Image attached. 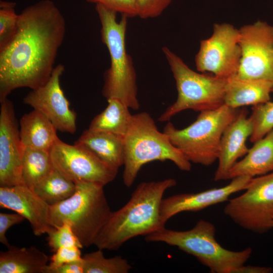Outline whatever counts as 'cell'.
<instances>
[{
	"label": "cell",
	"instance_id": "6da1fadb",
	"mask_svg": "<svg viewBox=\"0 0 273 273\" xmlns=\"http://www.w3.org/2000/svg\"><path fill=\"white\" fill-rule=\"evenodd\" d=\"M65 32V18L53 1L22 10L14 38L0 51V102L16 88L33 89L48 81Z\"/></svg>",
	"mask_w": 273,
	"mask_h": 273
},
{
	"label": "cell",
	"instance_id": "7a4b0ae2",
	"mask_svg": "<svg viewBox=\"0 0 273 273\" xmlns=\"http://www.w3.org/2000/svg\"><path fill=\"white\" fill-rule=\"evenodd\" d=\"M176 185L172 178L139 184L128 202L112 211L94 245L103 250H116L134 237L165 227L160 219V205L164 193Z\"/></svg>",
	"mask_w": 273,
	"mask_h": 273
},
{
	"label": "cell",
	"instance_id": "3957f363",
	"mask_svg": "<svg viewBox=\"0 0 273 273\" xmlns=\"http://www.w3.org/2000/svg\"><path fill=\"white\" fill-rule=\"evenodd\" d=\"M123 140L122 179L128 188L133 185L142 166L150 162L169 160L181 170L191 169V163L172 144L167 134L159 131L147 112L132 115Z\"/></svg>",
	"mask_w": 273,
	"mask_h": 273
},
{
	"label": "cell",
	"instance_id": "277c9868",
	"mask_svg": "<svg viewBox=\"0 0 273 273\" xmlns=\"http://www.w3.org/2000/svg\"><path fill=\"white\" fill-rule=\"evenodd\" d=\"M96 10L101 24L102 40L110 57V66L104 74L103 95L107 100L119 99L137 110L140 104L136 72L125 46L127 17L122 15L117 21L116 12L99 4L96 5Z\"/></svg>",
	"mask_w": 273,
	"mask_h": 273
},
{
	"label": "cell",
	"instance_id": "5b68a950",
	"mask_svg": "<svg viewBox=\"0 0 273 273\" xmlns=\"http://www.w3.org/2000/svg\"><path fill=\"white\" fill-rule=\"evenodd\" d=\"M215 227L211 222L199 220L191 229L176 231L163 228L145 236L148 242H162L177 247L195 257L213 273H234L251 257L248 247L236 251L226 249L215 239Z\"/></svg>",
	"mask_w": 273,
	"mask_h": 273
},
{
	"label": "cell",
	"instance_id": "8992f818",
	"mask_svg": "<svg viewBox=\"0 0 273 273\" xmlns=\"http://www.w3.org/2000/svg\"><path fill=\"white\" fill-rule=\"evenodd\" d=\"M239 111L224 104L200 112L193 123L181 129L168 122L163 132L191 163L209 166L218 159L223 132Z\"/></svg>",
	"mask_w": 273,
	"mask_h": 273
},
{
	"label": "cell",
	"instance_id": "52a82bcc",
	"mask_svg": "<svg viewBox=\"0 0 273 273\" xmlns=\"http://www.w3.org/2000/svg\"><path fill=\"white\" fill-rule=\"evenodd\" d=\"M76 190L67 199L50 206V220L56 227L69 222L83 247L94 245L112 211L104 187L94 183H75Z\"/></svg>",
	"mask_w": 273,
	"mask_h": 273
},
{
	"label": "cell",
	"instance_id": "ba28073f",
	"mask_svg": "<svg viewBox=\"0 0 273 273\" xmlns=\"http://www.w3.org/2000/svg\"><path fill=\"white\" fill-rule=\"evenodd\" d=\"M162 51L175 81L177 98L160 116L158 121H168L185 110L201 112L214 110L224 105L226 80L192 70L166 47H163Z\"/></svg>",
	"mask_w": 273,
	"mask_h": 273
},
{
	"label": "cell",
	"instance_id": "9c48e42d",
	"mask_svg": "<svg viewBox=\"0 0 273 273\" xmlns=\"http://www.w3.org/2000/svg\"><path fill=\"white\" fill-rule=\"evenodd\" d=\"M245 190L228 200L224 213L241 228L264 234L272 228L273 171L252 178Z\"/></svg>",
	"mask_w": 273,
	"mask_h": 273
},
{
	"label": "cell",
	"instance_id": "30bf717a",
	"mask_svg": "<svg viewBox=\"0 0 273 273\" xmlns=\"http://www.w3.org/2000/svg\"><path fill=\"white\" fill-rule=\"evenodd\" d=\"M239 41V29L229 23L215 24L212 35L200 42L197 70L225 80L236 75L241 57Z\"/></svg>",
	"mask_w": 273,
	"mask_h": 273
},
{
	"label": "cell",
	"instance_id": "8fae6325",
	"mask_svg": "<svg viewBox=\"0 0 273 273\" xmlns=\"http://www.w3.org/2000/svg\"><path fill=\"white\" fill-rule=\"evenodd\" d=\"M50 153L54 167L74 183L90 182L104 187L118 172L80 144L69 145L59 139Z\"/></svg>",
	"mask_w": 273,
	"mask_h": 273
},
{
	"label": "cell",
	"instance_id": "7c38bea8",
	"mask_svg": "<svg viewBox=\"0 0 273 273\" xmlns=\"http://www.w3.org/2000/svg\"><path fill=\"white\" fill-rule=\"evenodd\" d=\"M241 57L236 76L273 84V26L258 21L240 29Z\"/></svg>",
	"mask_w": 273,
	"mask_h": 273
},
{
	"label": "cell",
	"instance_id": "4fadbf2b",
	"mask_svg": "<svg viewBox=\"0 0 273 273\" xmlns=\"http://www.w3.org/2000/svg\"><path fill=\"white\" fill-rule=\"evenodd\" d=\"M64 70L63 65L56 66L48 81L31 89L23 102L43 113L57 130L73 134L76 130V114L70 108L60 85V77Z\"/></svg>",
	"mask_w": 273,
	"mask_h": 273
},
{
	"label": "cell",
	"instance_id": "5bb4252c",
	"mask_svg": "<svg viewBox=\"0 0 273 273\" xmlns=\"http://www.w3.org/2000/svg\"><path fill=\"white\" fill-rule=\"evenodd\" d=\"M0 187L23 185L22 162L24 146L20 136L12 103L1 102Z\"/></svg>",
	"mask_w": 273,
	"mask_h": 273
},
{
	"label": "cell",
	"instance_id": "9a60e30c",
	"mask_svg": "<svg viewBox=\"0 0 273 273\" xmlns=\"http://www.w3.org/2000/svg\"><path fill=\"white\" fill-rule=\"evenodd\" d=\"M252 177L242 175L232 179L228 185L196 193H181L163 198L160 208L162 224L179 213L198 211L229 200L233 194L245 190Z\"/></svg>",
	"mask_w": 273,
	"mask_h": 273
},
{
	"label": "cell",
	"instance_id": "2e32d148",
	"mask_svg": "<svg viewBox=\"0 0 273 273\" xmlns=\"http://www.w3.org/2000/svg\"><path fill=\"white\" fill-rule=\"evenodd\" d=\"M0 206L23 215L36 236L47 234L53 228L50 220V206L24 185L0 187Z\"/></svg>",
	"mask_w": 273,
	"mask_h": 273
},
{
	"label": "cell",
	"instance_id": "e0dca14e",
	"mask_svg": "<svg viewBox=\"0 0 273 273\" xmlns=\"http://www.w3.org/2000/svg\"><path fill=\"white\" fill-rule=\"evenodd\" d=\"M252 131V122L250 117H248L247 109L239 110L221 138L217 159L218 164L214 176L215 181L228 179L230 169L239 158L246 155L249 150L246 141Z\"/></svg>",
	"mask_w": 273,
	"mask_h": 273
},
{
	"label": "cell",
	"instance_id": "ac0fdd59",
	"mask_svg": "<svg viewBox=\"0 0 273 273\" xmlns=\"http://www.w3.org/2000/svg\"><path fill=\"white\" fill-rule=\"evenodd\" d=\"M273 84L259 79L240 78L234 76L226 80L224 104L235 109L264 103L270 101Z\"/></svg>",
	"mask_w": 273,
	"mask_h": 273
},
{
	"label": "cell",
	"instance_id": "d6986e66",
	"mask_svg": "<svg viewBox=\"0 0 273 273\" xmlns=\"http://www.w3.org/2000/svg\"><path fill=\"white\" fill-rule=\"evenodd\" d=\"M254 143L245 157L230 169L228 179L242 175L253 178L273 171V129Z\"/></svg>",
	"mask_w": 273,
	"mask_h": 273
},
{
	"label": "cell",
	"instance_id": "ffe728a7",
	"mask_svg": "<svg viewBox=\"0 0 273 273\" xmlns=\"http://www.w3.org/2000/svg\"><path fill=\"white\" fill-rule=\"evenodd\" d=\"M57 129L41 112L33 109L20 121V136L24 147L50 152L59 139Z\"/></svg>",
	"mask_w": 273,
	"mask_h": 273
},
{
	"label": "cell",
	"instance_id": "44dd1931",
	"mask_svg": "<svg viewBox=\"0 0 273 273\" xmlns=\"http://www.w3.org/2000/svg\"><path fill=\"white\" fill-rule=\"evenodd\" d=\"M75 143L84 146L113 167L118 169L123 165V136L87 129L83 132Z\"/></svg>",
	"mask_w": 273,
	"mask_h": 273
},
{
	"label": "cell",
	"instance_id": "7402d4cb",
	"mask_svg": "<svg viewBox=\"0 0 273 273\" xmlns=\"http://www.w3.org/2000/svg\"><path fill=\"white\" fill-rule=\"evenodd\" d=\"M49 257L35 246L11 245L0 252V273H44Z\"/></svg>",
	"mask_w": 273,
	"mask_h": 273
},
{
	"label": "cell",
	"instance_id": "603a6c76",
	"mask_svg": "<svg viewBox=\"0 0 273 273\" xmlns=\"http://www.w3.org/2000/svg\"><path fill=\"white\" fill-rule=\"evenodd\" d=\"M107 101L106 108L94 117L88 129L124 136L132 116L129 108L117 99H110Z\"/></svg>",
	"mask_w": 273,
	"mask_h": 273
},
{
	"label": "cell",
	"instance_id": "cb8c5ba5",
	"mask_svg": "<svg viewBox=\"0 0 273 273\" xmlns=\"http://www.w3.org/2000/svg\"><path fill=\"white\" fill-rule=\"evenodd\" d=\"M54 168L50 152L24 147L22 162L24 185L33 190Z\"/></svg>",
	"mask_w": 273,
	"mask_h": 273
},
{
	"label": "cell",
	"instance_id": "d4e9b609",
	"mask_svg": "<svg viewBox=\"0 0 273 273\" xmlns=\"http://www.w3.org/2000/svg\"><path fill=\"white\" fill-rule=\"evenodd\" d=\"M75 190V184L55 168L33 189L50 206L67 199Z\"/></svg>",
	"mask_w": 273,
	"mask_h": 273
},
{
	"label": "cell",
	"instance_id": "484cf974",
	"mask_svg": "<svg viewBox=\"0 0 273 273\" xmlns=\"http://www.w3.org/2000/svg\"><path fill=\"white\" fill-rule=\"evenodd\" d=\"M84 273H128L132 267L121 256L106 258L103 250L85 254L83 257Z\"/></svg>",
	"mask_w": 273,
	"mask_h": 273
},
{
	"label": "cell",
	"instance_id": "4316f807",
	"mask_svg": "<svg viewBox=\"0 0 273 273\" xmlns=\"http://www.w3.org/2000/svg\"><path fill=\"white\" fill-rule=\"evenodd\" d=\"M249 117L253 125L249 140L255 143L273 129V102L269 101L253 106Z\"/></svg>",
	"mask_w": 273,
	"mask_h": 273
},
{
	"label": "cell",
	"instance_id": "83f0119b",
	"mask_svg": "<svg viewBox=\"0 0 273 273\" xmlns=\"http://www.w3.org/2000/svg\"><path fill=\"white\" fill-rule=\"evenodd\" d=\"M15 7V2H0V51L10 43L16 33L19 14Z\"/></svg>",
	"mask_w": 273,
	"mask_h": 273
},
{
	"label": "cell",
	"instance_id": "f1b7e54d",
	"mask_svg": "<svg viewBox=\"0 0 273 273\" xmlns=\"http://www.w3.org/2000/svg\"><path fill=\"white\" fill-rule=\"evenodd\" d=\"M49 247L54 252L63 247L77 246L83 248L72 230L71 223L64 221L62 225L53 227L48 233Z\"/></svg>",
	"mask_w": 273,
	"mask_h": 273
},
{
	"label": "cell",
	"instance_id": "f546056e",
	"mask_svg": "<svg viewBox=\"0 0 273 273\" xmlns=\"http://www.w3.org/2000/svg\"><path fill=\"white\" fill-rule=\"evenodd\" d=\"M172 0H135L138 16L142 19L160 16Z\"/></svg>",
	"mask_w": 273,
	"mask_h": 273
},
{
	"label": "cell",
	"instance_id": "4dcf8cb0",
	"mask_svg": "<svg viewBox=\"0 0 273 273\" xmlns=\"http://www.w3.org/2000/svg\"><path fill=\"white\" fill-rule=\"evenodd\" d=\"M99 5L127 18L138 16L135 0H85Z\"/></svg>",
	"mask_w": 273,
	"mask_h": 273
},
{
	"label": "cell",
	"instance_id": "1f68e13d",
	"mask_svg": "<svg viewBox=\"0 0 273 273\" xmlns=\"http://www.w3.org/2000/svg\"><path fill=\"white\" fill-rule=\"evenodd\" d=\"M80 249L77 246L60 248L51 256V262L48 266L50 267H56L65 263L81 259L82 257Z\"/></svg>",
	"mask_w": 273,
	"mask_h": 273
},
{
	"label": "cell",
	"instance_id": "d6a6232c",
	"mask_svg": "<svg viewBox=\"0 0 273 273\" xmlns=\"http://www.w3.org/2000/svg\"><path fill=\"white\" fill-rule=\"evenodd\" d=\"M25 218L21 214L16 213H0V242L7 248L11 245L6 237L8 229L15 224L23 221Z\"/></svg>",
	"mask_w": 273,
	"mask_h": 273
},
{
	"label": "cell",
	"instance_id": "836d02e7",
	"mask_svg": "<svg viewBox=\"0 0 273 273\" xmlns=\"http://www.w3.org/2000/svg\"><path fill=\"white\" fill-rule=\"evenodd\" d=\"M44 273H84L82 257L80 260L65 263L56 267H50L47 265Z\"/></svg>",
	"mask_w": 273,
	"mask_h": 273
},
{
	"label": "cell",
	"instance_id": "e575fe53",
	"mask_svg": "<svg viewBox=\"0 0 273 273\" xmlns=\"http://www.w3.org/2000/svg\"><path fill=\"white\" fill-rule=\"evenodd\" d=\"M272 269L270 267L243 265L236 269L234 273H270Z\"/></svg>",
	"mask_w": 273,
	"mask_h": 273
},
{
	"label": "cell",
	"instance_id": "d590c367",
	"mask_svg": "<svg viewBox=\"0 0 273 273\" xmlns=\"http://www.w3.org/2000/svg\"><path fill=\"white\" fill-rule=\"evenodd\" d=\"M272 227L273 228V221H272Z\"/></svg>",
	"mask_w": 273,
	"mask_h": 273
}]
</instances>
